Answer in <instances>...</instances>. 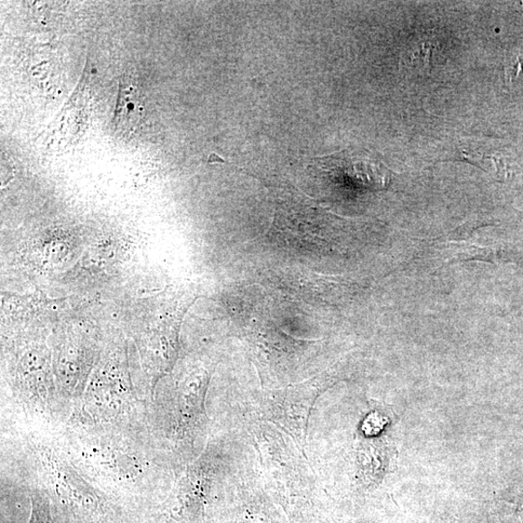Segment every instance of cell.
Segmentation results:
<instances>
[{"label":"cell","mask_w":523,"mask_h":523,"mask_svg":"<svg viewBox=\"0 0 523 523\" xmlns=\"http://www.w3.org/2000/svg\"><path fill=\"white\" fill-rule=\"evenodd\" d=\"M320 163L325 170L342 173L367 189L384 190L390 182V172L364 152L345 151L322 158Z\"/></svg>","instance_id":"obj_1"},{"label":"cell","mask_w":523,"mask_h":523,"mask_svg":"<svg viewBox=\"0 0 523 523\" xmlns=\"http://www.w3.org/2000/svg\"><path fill=\"white\" fill-rule=\"evenodd\" d=\"M144 117V99L138 76L133 69L126 70L119 83L118 99L113 118L115 130L130 135L136 131Z\"/></svg>","instance_id":"obj_2"}]
</instances>
